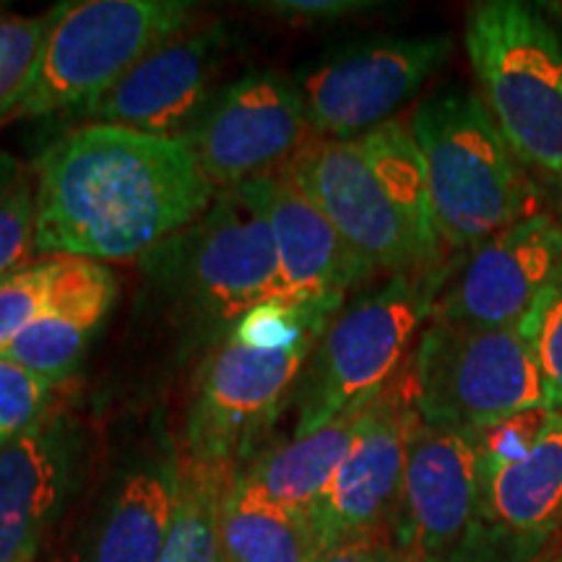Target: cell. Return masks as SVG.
<instances>
[{
    "mask_svg": "<svg viewBox=\"0 0 562 562\" xmlns=\"http://www.w3.org/2000/svg\"><path fill=\"white\" fill-rule=\"evenodd\" d=\"M37 252L125 261L144 258L216 199L182 138L81 125L32 167Z\"/></svg>",
    "mask_w": 562,
    "mask_h": 562,
    "instance_id": "1",
    "label": "cell"
},
{
    "mask_svg": "<svg viewBox=\"0 0 562 562\" xmlns=\"http://www.w3.org/2000/svg\"><path fill=\"white\" fill-rule=\"evenodd\" d=\"M313 562H409L393 533H375V537L351 539L328 550H321Z\"/></svg>",
    "mask_w": 562,
    "mask_h": 562,
    "instance_id": "31",
    "label": "cell"
},
{
    "mask_svg": "<svg viewBox=\"0 0 562 562\" xmlns=\"http://www.w3.org/2000/svg\"><path fill=\"white\" fill-rule=\"evenodd\" d=\"M182 448L140 461L110 497L87 562H159L180 490Z\"/></svg>",
    "mask_w": 562,
    "mask_h": 562,
    "instance_id": "20",
    "label": "cell"
},
{
    "mask_svg": "<svg viewBox=\"0 0 562 562\" xmlns=\"http://www.w3.org/2000/svg\"><path fill=\"white\" fill-rule=\"evenodd\" d=\"M311 138L297 83L271 70L222 87L182 136L216 193L277 175Z\"/></svg>",
    "mask_w": 562,
    "mask_h": 562,
    "instance_id": "11",
    "label": "cell"
},
{
    "mask_svg": "<svg viewBox=\"0 0 562 562\" xmlns=\"http://www.w3.org/2000/svg\"><path fill=\"white\" fill-rule=\"evenodd\" d=\"M539 191H542L544 211L562 227V175L539 180Z\"/></svg>",
    "mask_w": 562,
    "mask_h": 562,
    "instance_id": "32",
    "label": "cell"
},
{
    "mask_svg": "<svg viewBox=\"0 0 562 562\" xmlns=\"http://www.w3.org/2000/svg\"><path fill=\"white\" fill-rule=\"evenodd\" d=\"M336 307L271 302L211 347L199 370L182 451L237 467L294 404L302 370Z\"/></svg>",
    "mask_w": 562,
    "mask_h": 562,
    "instance_id": "3",
    "label": "cell"
},
{
    "mask_svg": "<svg viewBox=\"0 0 562 562\" xmlns=\"http://www.w3.org/2000/svg\"><path fill=\"white\" fill-rule=\"evenodd\" d=\"M414 406L430 425L480 432L529 409H550L521 328L427 323L409 360Z\"/></svg>",
    "mask_w": 562,
    "mask_h": 562,
    "instance_id": "9",
    "label": "cell"
},
{
    "mask_svg": "<svg viewBox=\"0 0 562 562\" xmlns=\"http://www.w3.org/2000/svg\"><path fill=\"white\" fill-rule=\"evenodd\" d=\"M240 191L269 222L279 261L281 302L341 311L351 292L375 281L368 263L286 175H269Z\"/></svg>",
    "mask_w": 562,
    "mask_h": 562,
    "instance_id": "16",
    "label": "cell"
},
{
    "mask_svg": "<svg viewBox=\"0 0 562 562\" xmlns=\"http://www.w3.org/2000/svg\"><path fill=\"white\" fill-rule=\"evenodd\" d=\"M76 453L74 425L55 409L0 448V562L37 558L66 503Z\"/></svg>",
    "mask_w": 562,
    "mask_h": 562,
    "instance_id": "17",
    "label": "cell"
},
{
    "mask_svg": "<svg viewBox=\"0 0 562 562\" xmlns=\"http://www.w3.org/2000/svg\"><path fill=\"white\" fill-rule=\"evenodd\" d=\"M66 269L68 256H50L0 279V351L42 313L50 311L60 297Z\"/></svg>",
    "mask_w": 562,
    "mask_h": 562,
    "instance_id": "24",
    "label": "cell"
},
{
    "mask_svg": "<svg viewBox=\"0 0 562 562\" xmlns=\"http://www.w3.org/2000/svg\"><path fill=\"white\" fill-rule=\"evenodd\" d=\"M144 266L216 341L252 311L281 302L269 222L240 188L216 193L199 220L146 252Z\"/></svg>",
    "mask_w": 562,
    "mask_h": 562,
    "instance_id": "7",
    "label": "cell"
},
{
    "mask_svg": "<svg viewBox=\"0 0 562 562\" xmlns=\"http://www.w3.org/2000/svg\"><path fill=\"white\" fill-rule=\"evenodd\" d=\"M16 170H19L16 161H13L11 157H5V154H0V186H3L5 180H11L13 175H16Z\"/></svg>",
    "mask_w": 562,
    "mask_h": 562,
    "instance_id": "34",
    "label": "cell"
},
{
    "mask_svg": "<svg viewBox=\"0 0 562 562\" xmlns=\"http://www.w3.org/2000/svg\"><path fill=\"white\" fill-rule=\"evenodd\" d=\"M229 55L222 24H199L138 60L104 94L76 110L83 125H112L149 136L182 138L220 94V74Z\"/></svg>",
    "mask_w": 562,
    "mask_h": 562,
    "instance_id": "15",
    "label": "cell"
},
{
    "mask_svg": "<svg viewBox=\"0 0 562 562\" xmlns=\"http://www.w3.org/2000/svg\"><path fill=\"white\" fill-rule=\"evenodd\" d=\"M544 544L542 539L518 537L482 521L446 562H537Z\"/></svg>",
    "mask_w": 562,
    "mask_h": 562,
    "instance_id": "29",
    "label": "cell"
},
{
    "mask_svg": "<svg viewBox=\"0 0 562 562\" xmlns=\"http://www.w3.org/2000/svg\"><path fill=\"white\" fill-rule=\"evenodd\" d=\"M446 273L383 279L334 315L294 393V438L375 398L406 368Z\"/></svg>",
    "mask_w": 562,
    "mask_h": 562,
    "instance_id": "6",
    "label": "cell"
},
{
    "mask_svg": "<svg viewBox=\"0 0 562 562\" xmlns=\"http://www.w3.org/2000/svg\"><path fill=\"white\" fill-rule=\"evenodd\" d=\"M482 524L476 435L414 417L391 533L409 562H446Z\"/></svg>",
    "mask_w": 562,
    "mask_h": 562,
    "instance_id": "13",
    "label": "cell"
},
{
    "mask_svg": "<svg viewBox=\"0 0 562 562\" xmlns=\"http://www.w3.org/2000/svg\"><path fill=\"white\" fill-rule=\"evenodd\" d=\"M117 284L100 261L68 258L60 297L0 355L58 385L66 381L115 302Z\"/></svg>",
    "mask_w": 562,
    "mask_h": 562,
    "instance_id": "19",
    "label": "cell"
},
{
    "mask_svg": "<svg viewBox=\"0 0 562 562\" xmlns=\"http://www.w3.org/2000/svg\"><path fill=\"white\" fill-rule=\"evenodd\" d=\"M537 562H562V533H558V537L544 544V550L539 554Z\"/></svg>",
    "mask_w": 562,
    "mask_h": 562,
    "instance_id": "33",
    "label": "cell"
},
{
    "mask_svg": "<svg viewBox=\"0 0 562 562\" xmlns=\"http://www.w3.org/2000/svg\"><path fill=\"white\" fill-rule=\"evenodd\" d=\"M37 252V186L34 175L16 170L0 186V279L11 277Z\"/></svg>",
    "mask_w": 562,
    "mask_h": 562,
    "instance_id": "26",
    "label": "cell"
},
{
    "mask_svg": "<svg viewBox=\"0 0 562 562\" xmlns=\"http://www.w3.org/2000/svg\"><path fill=\"white\" fill-rule=\"evenodd\" d=\"M195 24L182 0H70L47 11V32L30 91L13 112L34 121L81 110L161 42Z\"/></svg>",
    "mask_w": 562,
    "mask_h": 562,
    "instance_id": "8",
    "label": "cell"
},
{
    "mask_svg": "<svg viewBox=\"0 0 562 562\" xmlns=\"http://www.w3.org/2000/svg\"><path fill=\"white\" fill-rule=\"evenodd\" d=\"M237 467L199 461L182 451L175 518L159 562H222L220 516Z\"/></svg>",
    "mask_w": 562,
    "mask_h": 562,
    "instance_id": "23",
    "label": "cell"
},
{
    "mask_svg": "<svg viewBox=\"0 0 562 562\" xmlns=\"http://www.w3.org/2000/svg\"><path fill=\"white\" fill-rule=\"evenodd\" d=\"M451 53V34H385L326 53L294 79L313 136L347 140L396 121Z\"/></svg>",
    "mask_w": 562,
    "mask_h": 562,
    "instance_id": "10",
    "label": "cell"
},
{
    "mask_svg": "<svg viewBox=\"0 0 562 562\" xmlns=\"http://www.w3.org/2000/svg\"><path fill=\"white\" fill-rule=\"evenodd\" d=\"M370 402L351 406L321 430L292 438L277 451L258 453L248 467L237 469V476L258 495L307 516L347 459Z\"/></svg>",
    "mask_w": 562,
    "mask_h": 562,
    "instance_id": "21",
    "label": "cell"
},
{
    "mask_svg": "<svg viewBox=\"0 0 562 562\" xmlns=\"http://www.w3.org/2000/svg\"><path fill=\"white\" fill-rule=\"evenodd\" d=\"M463 47L476 94L537 180L562 175V32L547 5L482 0L467 9Z\"/></svg>",
    "mask_w": 562,
    "mask_h": 562,
    "instance_id": "5",
    "label": "cell"
},
{
    "mask_svg": "<svg viewBox=\"0 0 562 562\" xmlns=\"http://www.w3.org/2000/svg\"><path fill=\"white\" fill-rule=\"evenodd\" d=\"M222 562H313L318 539L305 513L290 510L232 476L220 516Z\"/></svg>",
    "mask_w": 562,
    "mask_h": 562,
    "instance_id": "22",
    "label": "cell"
},
{
    "mask_svg": "<svg viewBox=\"0 0 562 562\" xmlns=\"http://www.w3.org/2000/svg\"><path fill=\"white\" fill-rule=\"evenodd\" d=\"M45 32L47 13L45 16L0 13V128L13 123V112L32 87Z\"/></svg>",
    "mask_w": 562,
    "mask_h": 562,
    "instance_id": "25",
    "label": "cell"
},
{
    "mask_svg": "<svg viewBox=\"0 0 562 562\" xmlns=\"http://www.w3.org/2000/svg\"><path fill=\"white\" fill-rule=\"evenodd\" d=\"M383 9V3L372 0H269L261 3V11L269 16L307 21V24H331V21L368 16Z\"/></svg>",
    "mask_w": 562,
    "mask_h": 562,
    "instance_id": "30",
    "label": "cell"
},
{
    "mask_svg": "<svg viewBox=\"0 0 562 562\" xmlns=\"http://www.w3.org/2000/svg\"><path fill=\"white\" fill-rule=\"evenodd\" d=\"M521 334L537 357L550 409L562 414V277L526 318Z\"/></svg>",
    "mask_w": 562,
    "mask_h": 562,
    "instance_id": "28",
    "label": "cell"
},
{
    "mask_svg": "<svg viewBox=\"0 0 562 562\" xmlns=\"http://www.w3.org/2000/svg\"><path fill=\"white\" fill-rule=\"evenodd\" d=\"M53 389V381L0 355V448L45 417Z\"/></svg>",
    "mask_w": 562,
    "mask_h": 562,
    "instance_id": "27",
    "label": "cell"
},
{
    "mask_svg": "<svg viewBox=\"0 0 562 562\" xmlns=\"http://www.w3.org/2000/svg\"><path fill=\"white\" fill-rule=\"evenodd\" d=\"M482 521L550 542L562 533V414L526 451L508 461H482Z\"/></svg>",
    "mask_w": 562,
    "mask_h": 562,
    "instance_id": "18",
    "label": "cell"
},
{
    "mask_svg": "<svg viewBox=\"0 0 562 562\" xmlns=\"http://www.w3.org/2000/svg\"><path fill=\"white\" fill-rule=\"evenodd\" d=\"M560 277L562 227L539 211L451 258L430 323L521 328Z\"/></svg>",
    "mask_w": 562,
    "mask_h": 562,
    "instance_id": "12",
    "label": "cell"
},
{
    "mask_svg": "<svg viewBox=\"0 0 562 562\" xmlns=\"http://www.w3.org/2000/svg\"><path fill=\"white\" fill-rule=\"evenodd\" d=\"M409 128L448 258L544 211L539 180L513 154L476 89L456 83L425 97Z\"/></svg>",
    "mask_w": 562,
    "mask_h": 562,
    "instance_id": "4",
    "label": "cell"
},
{
    "mask_svg": "<svg viewBox=\"0 0 562 562\" xmlns=\"http://www.w3.org/2000/svg\"><path fill=\"white\" fill-rule=\"evenodd\" d=\"M323 211L375 279L448 271L409 121L357 138L313 136L279 170Z\"/></svg>",
    "mask_w": 562,
    "mask_h": 562,
    "instance_id": "2",
    "label": "cell"
},
{
    "mask_svg": "<svg viewBox=\"0 0 562 562\" xmlns=\"http://www.w3.org/2000/svg\"><path fill=\"white\" fill-rule=\"evenodd\" d=\"M417 417L409 362L372 398L326 495L307 513L318 552L351 539L391 533L404 480L406 446Z\"/></svg>",
    "mask_w": 562,
    "mask_h": 562,
    "instance_id": "14",
    "label": "cell"
}]
</instances>
